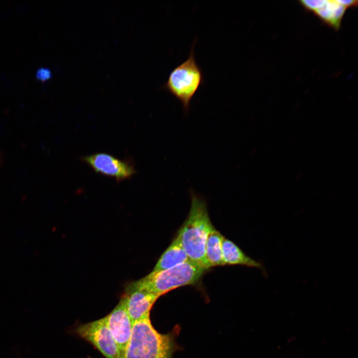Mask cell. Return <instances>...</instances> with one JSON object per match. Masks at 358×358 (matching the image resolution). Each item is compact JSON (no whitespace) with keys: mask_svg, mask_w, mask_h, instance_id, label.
<instances>
[{"mask_svg":"<svg viewBox=\"0 0 358 358\" xmlns=\"http://www.w3.org/2000/svg\"><path fill=\"white\" fill-rule=\"evenodd\" d=\"M189 260L179 238L176 237L162 254L152 271L169 269Z\"/></svg>","mask_w":358,"mask_h":358,"instance_id":"30bf717a","label":"cell"},{"mask_svg":"<svg viewBox=\"0 0 358 358\" xmlns=\"http://www.w3.org/2000/svg\"><path fill=\"white\" fill-rule=\"evenodd\" d=\"M339 2L345 6L347 8L355 7L358 6V1L357 0H338Z\"/></svg>","mask_w":358,"mask_h":358,"instance_id":"5bb4252c","label":"cell"},{"mask_svg":"<svg viewBox=\"0 0 358 358\" xmlns=\"http://www.w3.org/2000/svg\"><path fill=\"white\" fill-rule=\"evenodd\" d=\"M208 270L190 260L173 268L152 271L130 283L159 297L178 287L197 283Z\"/></svg>","mask_w":358,"mask_h":358,"instance_id":"3957f363","label":"cell"},{"mask_svg":"<svg viewBox=\"0 0 358 358\" xmlns=\"http://www.w3.org/2000/svg\"><path fill=\"white\" fill-rule=\"evenodd\" d=\"M196 41H193L187 58L170 72L162 87L180 102L185 114L189 112L192 99L204 82L195 57Z\"/></svg>","mask_w":358,"mask_h":358,"instance_id":"277c9868","label":"cell"},{"mask_svg":"<svg viewBox=\"0 0 358 358\" xmlns=\"http://www.w3.org/2000/svg\"><path fill=\"white\" fill-rule=\"evenodd\" d=\"M83 161L95 172L121 181L131 179L136 172L134 164L129 159H120L105 153L85 156Z\"/></svg>","mask_w":358,"mask_h":358,"instance_id":"8992f818","label":"cell"},{"mask_svg":"<svg viewBox=\"0 0 358 358\" xmlns=\"http://www.w3.org/2000/svg\"><path fill=\"white\" fill-rule=\"evenodd\" d=\"M52 77L51 70L47 68L41 67L39 68L36 72V77L37 79L44 81L50 79Z\"/></svg>","mask_w":358,"mask_h":358,"instance_id":"4fadbf2b","label":"cell"},{"mask_svg":"<svg viewBox=\"0 0 358 358\" xmlns=\"http://www.w3.org/2000/svg\"><path fill=\"white\" fill-rule=\"evenodd\" d=\"M74 331L80 338L94 347L105 358H120L117 345L104 317L79 324Z\"/></svg>","mask_w":358,"mask_h":358,"instance_id":"5b68a950","label":"cell"},{"mask_svg":"<svg viewBox=\"0 0 358 358\" xmlns=\"http://www.w3.org/2000/svg\"><path fill=\"white\" fill-rule=\"evenodd\" d=\"M104 318L117 345L120 357L123 358L131 339L133 325L127 312L126 298L123 294L118 304Z\"/></svg>","mask_w":358,"mask_h":358,"instance_id":"52a82bcc","label":"cell"},{"mask_svg":"<svg viewBox=\"0 0 358 358\" xmlns=\"http://www.w3.org/2000/svg\"><path fill=\"white\" fill-rule=\"evenodd\" d=\"M222 257L224 265H239L263 269L259 262L246 255L232 241L224 237L222 244Z\"/></svg>","mask_w":358,"mask_h":358,"instance_id":"8fae6325","label":"cell"},{"mask_svg":"<svg viewBox=\"0 0 358 358\" xmlns=\"http://www.w3.org/2000/svg\"><path fill=\"white\" fill-rule=\"evenodd\" d=\"M191 207L187 219L178 232L177 237L190 261L207 269L205 256L207 237L212 225L205 200L193 190L190 191Z\"/></svg>","mask_w":358,"mask_h":358,"instance_id":"6da1fadb","label":"cell"},{"mask_svg":"<svg viewBox=\"0 0 358 358\" xmlns=\"http://www.w3.org/2000/svg\"><path fill=\"white\" fill-rule=\"evenodd\" d=\"M176 328L167 334L158 332L153 325L150 316L133 324L132 335L123 358H173L179 349Z\"/></svg>","mask_w":358,"mask_h":358,"instance_id":"7a4b0ae2","label":"cell"},{"mask_svg":"<svg viewBox=\"0 0 358 358\" xmlns=\"http://www.w3.org/2000/svg\"><path fill=\"white\" fill-rule=\"evenodd\" d=\"M224 237L214 226L208 234L205 246V256L210 268L225 265L222 249Z\"/></svg>","mask_w":358,"mask_h":358,"instance_id":"7c38bea8","label":"cell"},{"mask_svg":"<svg viewBox=\"0 0 358 358\" xmlns=\"http://www.w3.org/2000/svg\"><path fill=\"white\" fill-rule=\"evenodd\" d=\"M127 312L133 324L150 316L153 306L160 297L129 284L123 294Z\"/></svg>","mask_w":358,"mask_h":358,"instance_id":"ba28073f","label":"cell"},{"mask_svg":"<svg viewBox=\"0 0 358 358\" xmlns=\"http://www.w3.org/2000/svg\"><path fill=\"white\" fill-rule=\"evenodd\" d=\"M347 9L338 0H324L323 4L312 13L323 22L338 30Z\"/></svg>","mask_w":358,"mask_h":358,"instance_id":"9c48e42d","label":"cell"}]
</instances>
